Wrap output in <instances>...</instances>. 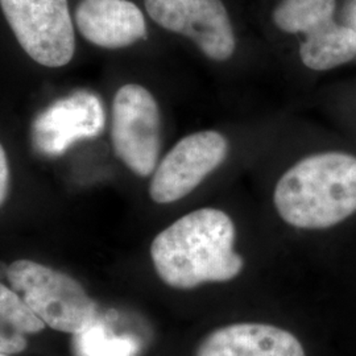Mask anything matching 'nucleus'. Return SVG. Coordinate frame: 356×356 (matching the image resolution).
I'll use <instances>...</instances> for the list:
<instances>
[{"label": "nucleus", "instance_id": "1", "mask_svg": "<svg viewBox=\"0 0 356 356\" xmlns=\"http://www.w3.org/2000/svg\"><path fill=\"white\" fill-rule=\"evenodd\" d=\"M235 226L218 209H200L161 231L151 245L159 277L175 289L235 279L243 269L235 252Z\"/></svg>", "mask_w": 356, "mask_h": 356}, {"label": "nucleus", "instance_id": "2", "mask_svg": "<svg viewBox=\"0 0 356 356\" xmlns=\"http://www.w3.org/2000/svg\"><path fill=\"white\" fill-rule=\"evenodd\" d=\"M279 216L293 227L330 229L356 213V156L323 152L305 157L279 179Z\"/></svg>", "mask_w": 356, "mask_h": 356}, {"label": "nucleus", "instance_id": "3", "mask_svg": "<svg viewBox=\"0 0 356 356\" xmlns=\"http://www.w3.org/2000/svg\"><path fill=\"white\" fill-rule=\"evenodd\" d=\"M7 279L29 309L53 330L72 335L98 321V306L69 275L33 260H16Z\"/></svg>", "mask_w": 356, "mask_h": 356}, {"label": "nucleus", "instance_id": "4", "mask_svg": "<svg viewBox=\"0 0 356 356\" xmlns=\"http://www.w3.org/2000/svg\"><path fill=\"white\" fill-rule=\"evenodd\" d=\"M13 35L38 64L61 67L76 51L67 0H0Z\"/></svg>", "mask_w": 356, "mask_h": 356}, {"label": "nucleus", "instance_id": "5", "mask_svg": "<svg viewBox=\"0 0 356 356\" xmlns=\"http://www.w3.org/2000/svg\"><path fill=\"white\" fill-rule=\"evenodd\" d=\"M160 110L152 94L129 83L116 91L113 103L111 139L115 154L140 177L156 170L160 154Z\"/></svg>", "mask_w": 356, "mask_h": 356}, {"label": "nucleus", "instance_id": "6", "mask_svg": "<svg viewBox=\"0 0 356 356\" xmlns=\"http://www.w3.org/2000/svg\"><path fill=\"white\" fill-rule=\"evenodd\" d=\"M229 143L216 131H201L181 139L156 166L149 195L156 204H172L191 194L220 165Z\"/></svg>", "mask_w": 356, "mask_h": 356}, {"label": "nucleus", "instance_id": "7", "mask_svg": "<svg viewBox=\"0 0 356 356\" xmlns=\"http://www.w3.org/2000/svg\"><path fill=\"white\" fill-rule=\"evenodd\" d=\"M147 13L166 31L191 38L214 61H226L236 41L222 0H144Z\"/></svg>", "mask_w": 356, "mask_h": 356}, {"label": "nucleus", "instance_id": "8", "mask_svg": "<svg viewBox=\"0 0 356 356\" xmlns=\"http://www.w3.org/2000/svg\"><path fill=\"white\" fill-rule=\"evenodd\" d=\"M104 126L101 98L89 90H76L36 116L31 139L36 152L51 159L64 154L78 141L99 136Z\"/></svg>", "mask_w": 356, "mask_h": 356}, {"label": "nucleus", "instance_id": "9", "mask_svg": "<svg viewBox=\"0 0 356 356\" xmlns=\"http://www.w3.org/2000/svg\"><path fill=\"white\" fill-rule=\"evenodd\" d=\"M76 24L89 42L107 49L126 48L147 38L144 15L129 0H81Z\"/></svg>", "mask_w": 356, "mask_h": 356}, {"label": "nucleus", "instance_id": "10", "mask_svg": "<svg viewBox=\"0 0 356 356\" xmlns=\"http://www.w3.org/2000/svg\"><path fill=\"white\" fill-rule=\"evenodd\" d=\"M195 356H305L289 331L266 323H235L209 334Z\"/></svg>", "mask_w": 356, "mask_h": 356}, {"label": "nucleus", "instance_id": "11", "mask_svg": "<svg viewBox=\"0 0 356 356\" xmlns=\"http://www.w3.org/2000/svg\"><path fill=\"white\" fill-rule=\"evenodd\" d=\"M300 57L307 69L326 72L353 61L356 57V31L331 19L305 35Z\"/></svg>", "mask_w": 356, "mask_h": 356}, {"label": "nucleus", "instance_id": "12", "mask_svg": "<svg viewBox=\"0 0 356 356\" xmlns=\"http://www.w3.org/2000/svg\"><path fill=\"white\" fill-rule=\"evenodd\" d=\"M45 323L29 309L19 293L0 282V353L15 355L28 346L26 335L44 330Z\"/></svg>", "mask_w": 356, "mask_h": 356}, {"label": "nucleus", "instance_id": "13", "mask_svg": "<svg viewBox=\"0 0 356 356\" xmlns=\"http://www.w3.org/2000/svg\"><path fill=\"white\" fill-rule=\"evenodd\" d=\"M337 0H281L273 11L276 26L286 33L307 35L334 19Z\"/></svg>", "mask_w": 356, "mask_h": 356}, {"label": "nucleus", "instance_id": "14", "mask_svg": "<svg viewBox=\"0 0 356 356\" xmlns=\"http://www.w3.org/2000/svg\"><path fill=\"white\" fill-rule=\"evenodd\" d=\"M76 356H138L139 344L126 335H115L99 319L73 337Z\"/></svg>", "mask_w": 356, "mask_h": 356}, {"label": "nucleus", "instance_id": "15", "mask_svg": "<svg viewBox=\"0 0 356 356\" xmlns=\"http://www.w3.org/2000/svg\"><path fill=\"white\" fill-rule=\"evenodd\" d=\"M10 191V166L7 153L0 144V206L4 204Z\"/></svg>", "mask_w": 356, "mask_h": 356}, {"label": "nucleus", "instance_id": "16", "mask_svg": "<svg viewBox=\"0 0 356 356\" xmlns=\"http://www.w3.org/2000/svg\"><path fill=\"white\" fill-rule=\"evenodd\" d=\"M0 356H8V355H6V354H1V353H0Z\"/></svg>", "mask_w": 356, "mask_h": 356}]
</instances>
